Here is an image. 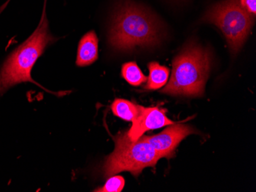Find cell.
<instances>
[{
	"instance_id": "obj_1",
	"label": "cell",
	"mask_w": 256,
	"mask_h": 192,
	"mask_svg": "<svg viewBox=\"0 0 256 192\" xmlns=\"http://www.w3.org/2000/svg\"><path fill=\"white\" fill-rule=\"evenodd\" d=\"M160 25L148 10L133 2L120 4L114 15L109 42L115 49L154 46L160 41Z\"/></svg>"
},
{
	"instance_id": "obj_2",
	"label": "cell",
	"mask_w": 256,
	"mask_h": 192,
	"mask_svg": "<svg viewBox=\"0 0 256 192\" xmlns=\"http://www.w3.org/2000/svg\"><path fill=\"white\" fill-rule=\"evenodd\" d=\"M211 57L207 50L190 44L172 62V71L162 94L201 97L210 69Z\"/></svg>"
},
{
	"instance_id": "obj_3",
	"label": "cell",
	"mask_w": 256,
	"mask_h": 192,
	"mask_svg": "<svg viewBox=\"0 0 256 192\" xmlns=\"http://www.w3.org/2000/svg\"><path fill=\"white\" fill-rule=\"evenodd\" d=\"M48 20L43 14L37 29L32 35L12 53L0 71V95L8 88L22 82L37 84L31 77L34 63L48 43L54 38L48 33Z\"/></svg>"
},
{
	"instance_id": "obj_4",
	"label": "cell",
	"mask_w": 256,
	"mask_h": 192,
	"mask_svg": "<svg viewBox=\"0 0 256 192\" xmlns=\"http://www.w3.org/2000/svg\"><path fill=\"white\" fill-rule=\"evenodd\" d=\"M114 151L108 156L104 166L106 178L122 172H130L138 176L146 167H154L160 155L154 149L144 137L132 141L126 133L118 135Z\"/></svg>"
},
{
	"instance_id": "obj_5",
	"label": "cell",
	"mask_w": 256,
	"mask_h": 192,
	"mask_svg": "<svg viewBox=\"0 0 256 192\" xmlns=\"http://www.w3.org/2000/svg\"><path fill=\"white\" fill-rule=\"evenodd\" d=\"M202 20L222 31L232 54L238 52L252 27V15L242 6L240 0H226L212 6Z\"/></svg>"
},
{
	"instance_id": "obj_6",
	"label": "cell",
	"mask_w": 256,
	"mask_h": 192,
	"mask_svg": "<svg viewBox=\"0 0 256 192\" xmlns=\"http://www.w3.org/2000/svg\"><path fill=\"white\" fill-rule=\"evenodd\" d=\"M192 133H196V131L190 126L172 124L160 134L152 137H144V138L153 146L161 157L171 159L174 157V151L180 142Z\"/></svg>"
},
{
	"instance_id": "obj_7",
	"label": "cell",
	"mask_w": 256,
	"mask_h": 192,
	"mask_svg": "<svg viewBox=\"0 0 256 192\" xmlns=\"http://www.w3.org/2000/svg\"><path fill=\"white\" fill-rule=\"evenodd\" d=\"M132 123V128L126 134L132 141H136L148 130L162 128L176 123L166 117L165 110L158 107H144L139 105V113Z\"/></svg>"
},
{
	"instance_id": "obj_8",
	"label": "cell",
	"mask_w": 256,
	"mask_h": 192,
	"mask_svg": "<svg viewBox=\"0 0 256 192\" xmlns=\"http://www.w3.org/2000/svg\"><path fill=\"white\" fill-rule=\"evenodd\" d=\"M98 58V39L94 31L88 32L79 42L76 64L80 67L90 65Z\"/></svg>"
},
{
	"instance_id": "obj_9",
	"label": "cell",
	"mask_w": 256,
	"mask_h": 192,
	"mask_svg": "<svg viewBox=\"0 0 256 192\" xmlns=\"http://www.w3.org/2000/svg\"><path fill=\"white\" fill-rule=\"evenodd\" d=\"M148 67L150 74L144 88L148 90H158L164 87L168 82L170 70L165 66L160 65L155 61L150 63Z\"/></svg>"
},
{
	"instance_id": "obj_10",
	"label": "cell",
	"mask_w": 256,
	"mask_h": 192,
	"mask_svg": "<svg viewBox=\"0 0 256 192\" xmlns=\"http://www.w3.org/2000/svg\"><path fill=\"white\" fill-rule=\"evenodd\" d=\"M112 110L115 116L133 122L139 113V105L124 99H116L112 104Z\"/></svg>"
},
{
	"instance_id": "obj_11",
	"label": "cell",
	"mask_w": 256,
	"mask_h": 192,
	"mask_svg": "<svg viewBox=\"0 0 256 192\" xmlns=\"http://www.w3.org/2000/svg\"><path fill=\"white\" fill-rule=\"evenodd\" d=\"M122 76L130 85L140 86L146 82L148 77L135 62H128L122 67Z\"/></svg>"
},
{
	"instance_id": "obj_12",
	"label": "cell",
	"mask_w": 256,
	"mask_h": 192,
	"mask_svg": "<svg viewBox=\"0 0 256 192\" xmlns=\"http://www.w3.org/2000/svg\"><path fill=\"white\" fill-rule=\"evenodd\" d=\"M124 187V179L122 176L110 177L104 187L96 189L98 192H120Z\"/></svg>"
},
{
	"instance_id": "obj_13",
	"label": "cell",
	"mask_w": 256,
	"mask_h": 192,
	"mask_svg": "<svg viewBox=\"0 0 256 192\" xmlns=\"http://www.w3.org/2000/svg\"><path fill=\"white\" fill-rule=\"evenodd\" d=\"M242 6L246 10L248 13L254 16L256 13V0H240Z\"/></svg>"
}]
</instances>
